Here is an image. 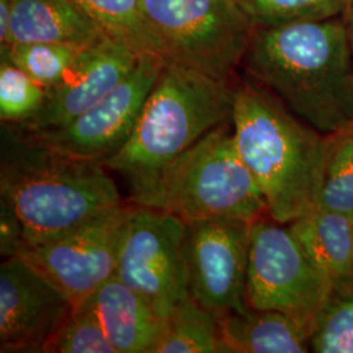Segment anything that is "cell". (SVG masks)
<instances>
[{
  "instance_id": "1",
  "label": "cell",
  "mask_w": 353,
  "mask_h": 353,
  "mask_svg": "<svg viewBox=\"0 0 353 353\" xmlns=\"http://www.w3.org/2000/svg\"><path fill=\"white\" fill-rule=\"evenodd\" d=\"M241 65L323 135L353 121V61L341 16L258 26Z\"/></svg>"
},
{
  "instance_id": "2",
  "label": "cell",
  "mask_w": 353,
  "mask_h": 353,
  "mask_svg": "<svg viewBox=\"0 0 353 353\" xmlns=\"http://www.w3.org/2000/svg\"><path fill=\"white\" fill-rule=\"evenodd\" d=\"M106 169L55 150L34 131L1 125L0 199L20 217L28 245L55 240L123 204Z\"/></svg>"
},
{
  "instance_id": "3",
  "label": "cell",
  "mask_w": 353,
  "mask_h": 353,
  "mask_svg": "<svg viewBox=\"0 0 353 353\" xmlns=\"http://www.w3.org/2000/svg\"><path fill=\"white\" fill-rule=\"evenodd\" d=\"M234 87L165 62L125 147L105 166L123 178L132 204L160 208L165 170L205 134L232 121Z\"/></svg>"
},
{
  "instance_id": "4",
  "label": "cell",
  "mask_w": 353,
  "mask_h": 353,
  "mask_svg": "<svg viewBox=\"0 0 353 353\" xmlns=\"http://www.w3.org/2000/svg\"><path fill=\"white\" fill-rule=\"evenodd\" d=\"M233 138L265 196L270 219L290 224L316 208L326 135L255 80L234 87Z\"/></svg>"
},
{
  "instance_id": "5",
  "label": "cell",
  "mask_w": 353,
  "mask_h": 353,
  "mask_svg": "<svg viewBox=\"0 0 353 353\" xmlns=\"http://www.w3.org/2000/svg\"><path fill=\"white\" fill-rule=\"evenodd\" d=\"M160 210L186 224L268 216L265 196L239 154L229 122L211 130L165 170Z\"/></svg>"
},
{
  "instance_id": "6",
  "label": "cell",
  "mask_w": 353,
  "mask_h": 353,
  "mask_svg": "<svg viewBox=\"0 0 353 353\" xmlns=\"http://www.w3.org/2000/svg\"><path fill=\"white\" fill-rule=\"evenodd\" d=\"M165 62L230 80L258 21L245 0H141Z\"/></svg>"
},
{
  "instance_id": "7",
  "label": "cell",
  "mask_w": 353,
  "mask_h": 353,
  "mask_svg": "<svg viewBox=\"0 0 353 353\" xmlns=\"http://www.w3.org/2000/svg\"><path fill=\"white\" fill-rule=\"evenodd\" d=\"M332 285L312 263L290 228L262 217L250 224L246 303L276 310L312 332Z\"/></svg>"
},
{
  "instance_id": "8",
  "label": "cell",
  "mask_w": 353,
  "mask_h": 353,
  "mask_svg": "<svg viewBox=\"0 0 353 353\" xmlns=\"http://www.w3.org/2000/svg\"><path fill=\"white\" fill-rule=\"evenodd\" d=\"M188 224L160 208L131 205L117 252L114 275L163 316L190 296Z\"/></svg>"
},
{
  "instance_id": "9",
  "label": "cell",
  "mask_w": 353,
  "mask_h": 353,
  "mask_svg": "<svg viewBox=\"0 0 353 353\" xmlns=\"http://www.w3.org/2000/svg\"><path fill=\"white\" fill-rule=\"evenodd\" d=\"M130 211L131 205L126 204L106 210L55 240L28 245L17 256L37 268L76 305L113 276Z\"/></svg>"
},
{
  "instance_id": "10",
  "label": "cell",
  "mask_w": 353,
  "mask_h": 353,
  "mask_svg": "<svg viewBox=\"0 0 353 353\" xmlns=\"http://www.w3.org/2000/svg\"><path fill=\"white\" fill-rule=\"evenodd\" d=\"M164 63L156 54H140L131 72L97 105L72 122L38 135L65 154L105 165L130 139Z\"/></svg>"
},
{
  "instance_id": "11",
  "label": "cell",
  "mask_w": 353,
  "mask_h": 353,
  "mask_svg": "<svg viewBox=\"0 0 353 353\" xmlns=\"http://www.w3.org/2000/svg\"><path fill=\"white\" fill-rule=\"evenodd\" d=\"M250 224L205 220L188 224L190 296L216 316L245 312Z\"/></svg>"
},
{
  "instance_id": "12",
  "label": "cell",
  "mask_w": 353,
  "mask_h": 353,
  "mask_svg": "<svg viewBox=\"0 0 353 353\" xmlns=\"http://www.w3.org/2000/svg\"><path fill=\"white\" fill-rule=\"evenodd\" d=\"M74 303L21 256L0 265V352L42 353Z\"/></svg>"
},
{
  "instance_id": "13",
  "label": "cell",
  "mask_w": 353,
  "mask_h": 353,
  "mask_svg": "<svg viewBox=\"0 0 353 353\" xmlns=\"http://www.w3.org/2000/svg\"><path fill=\"white\" fill-rule=\"evenodd\" d=\"M140 54L102 34L79 51L62 80L48 89L39 113L26 125L30 131L64 126L106 97L135 67Z\"/></svg>"
},
{
  "instance_id": "14",
  "label": "cell",
  "mask_w": 353,
  "mask_h": 353,
  "mask_svg": "<svg viewBox=\"0 0 353 353\" xmlns=\"http://www.w3.org/2000/svg\"><path fill=\"white\" fill-rule=\"evenodd\" d=\"M87 300L117 353H156L168 318L137 290L113 275Z\"/></svg>"
},
{
  "instance_id": "15",
  "label": "cell",
  "mask_w": 353,
  "mask_h": 353,
  "mask_svg": "<svg viewBox=\"0 0 353 353\" xmlns=\"http://www.w3.org/2000/svg\"><path fill=\"white\" fill-rule=\"evenodd\" d=\"M101 36L74 0H13L8 37L1 49L36 42L83 48Z\"/></svg>"
},
{
  "instance_id": "16",
  "label": "cell",
  "mask_w": 353,
  "mask_h": 353,
  "mask_svg": "<svg viewBox=\"0 0 353 353\" xmlns=\"http://www.w3.org/2000/svg\"><path fill=\"white\" fill-rule=\"evenodd\" d=\"M220 353H305L310 331L276 310L232 312L217 316Z\"/></svg>"
},
{
  "instance_id": "17",
  "label": "cell",
  "mask_w": 353,
  "mask_h": 353,
  "mask_svg": "<svg viewBox=\"0 0 353 353\" xmlns=\"http://www.w3.org/2000/svg\"><path fill=\"white\" fill-rule=\"evenodd\" d=\"M288 228L332 288L352 283V216L316 207Z\"/></svg>"
},
{
  "instance_id": "18",
  "label": "cell",
  "mask_w": 353,
  "mask_h": 353,
  "mask_svg": "<svg viewBox=\"0 0 353 353\" xmlns=\"http://www.w3.org/2000/svg\"><path fill=\"white\" fill-rule=\"evenodd\" d=\"M102 34L126 43L138 54L161 57L159 38L148 24L141 0H74ZM163 58V57H161Z\"/></svg>"
},
{
  "instance_id": "19",
  "label": "cell",
  "mask_w": 353,
  "mask_h": 353,
  "mask_svg": "<svg viewBox=\"0 0 353 353\" xmlns=\"http://www.w3.org/2000/svg\"><path fill=\"white\" fill-rule=\"evenodd\" d=\"M156 353H220L217 316L188 296L168 316Z\"/></svg>"
},
{
  "instance_id": "20",
  "label": "cell",
  "mask_w": 353,
  "mask_h": 353,
  "mask_svg": "<svg viewBox=\"0 0 353 353\" xmlns=\"http://www.w3.org/2000/svg\"><path fill=\"white\" fill-rule=\"evenodd\" d=\"M319 208L353 217V121L326 135Z\"/></svg>"
},
{
  "instance_id": "21",
  "label": "cell",
  "mask_w": 353,
  "mask_h": 353,
  "mask_svg": "<svg viewBox=\"0 0 353 353\" xmlns=\"http://www.w3.org/2000/svg\"><path fill=\"white\" fill-rule=\"evenodd\" d=\"M310 351L353 353V281L331 290L312 328Z\"/></svg>"
},
{
  "instance_id": "22",
  "label": "cell",
  "mask_w": 353,
  "mask_h": 353,
  "mask_svg": "<svg viewBox=\"0 0 353 353\" xmlns=\"http://www.w3.org/2000/svg\"><path fill=\"white\" fill-rule=\"evenodd\" d=\"M42 353H117L88 300L74 305L71 313L45 343Z\"/></svg>"
},
{
  "instance_id": "23",
  "label": "cell",
  "mask_w": 353,
  "mask_h": 353,
  "mask_svg": "<svg viewBox=\"0 0 353 353\" xmlns=\"http://www.w3.org/2000/svg\"><path fill=\"white\" fill-rule=\"evenodd\" d=\"M83 48L51 42L19 43L1 49V55H6L38 84L49 89L62 80Z\"/></svg>"
},
{
  "instance_id": "24",
  "label": "cell",
  "mask_w": 353,
  "mask_h": 353,
  "mask_svg": "<svg viewBox=\"0 0 353 353\" xmlns=\"http://www.w3.org/2000/svg\"><path fill=\"white\" fill-rule=\"evenodd\" d=\"M46 96L48 89L1 55L0 119L3 123L26 125L39 113Z\"/></svg>"
},
{
  "instance_id": "25",
  "label": "cell",
  "mask_w": 353,
  "mask_h": 353,
  "mask_svg": "<svg viewBox=\"0 0 353 353\" xmlns=\"http://www.w3.org/2000/svg\"><path fill=\"white\" fill-rule=\"evenodd\" d=\"M350 0H250L258 26L341 17Z\"/></svg>"
},
{
  "instance_id": "26",
  "label": "cell",
  "mask_w": 353,
  "mask_h": 353,
  "mask_svg": "<svg viewBox=\"0 0 353 353\" xmlns=\"http://www.w3.org/2000/svg\"><path fill=\"white\" fill-rule=\"evenodd\" d=\"M28 246L26 229L12 207L0 199V254L6 258L17 256Z\"/></svg>"
},
{
  "instance_id": "27",
  "label": "cell",
  "mask_w": 353,
  "mask_h": 353,
  "mask_svg": "<svg viewBox=\"0 0 353 353\" xmlns=\"http://www.w3.org/2000/svg\"><path fill=\"white\" fill-rule=\"evenodd\" d=\"M13 0H0V45H6L8 37L11 14H12Z\"/></svg>"
},
{
  "instance_id": "28",
  "label": "cell",
  "mask_w": 353,
  "mask_h": 353,
  "mask_svg": "<svg viewBox=\"0 0 353 353\" xmlns=\"http://www.w3.org/2000/svg\"><path fill=\"white\" fill-rule=\"evenodd\" d=\"M341 17H343L344 24H345L348 45H350V51H351L353 61V0H350V4L345 8V11H344Z\"/></svg>"
},
{
  "instance_id": "29",
  "label": "cell",
  "mask_w": 353,
  "mask_h": 353,
  "mask_svg": "<svg viewBox=\"0 0 353 353\" xmlns=\"http://www.w3.org/2000/svg\"><path fill=\"white\" fill-rule=\"evenodd\" d=\"M245 1H248V3H249V4H250V0H245Z\"/></svg>"
}]
</instances>
